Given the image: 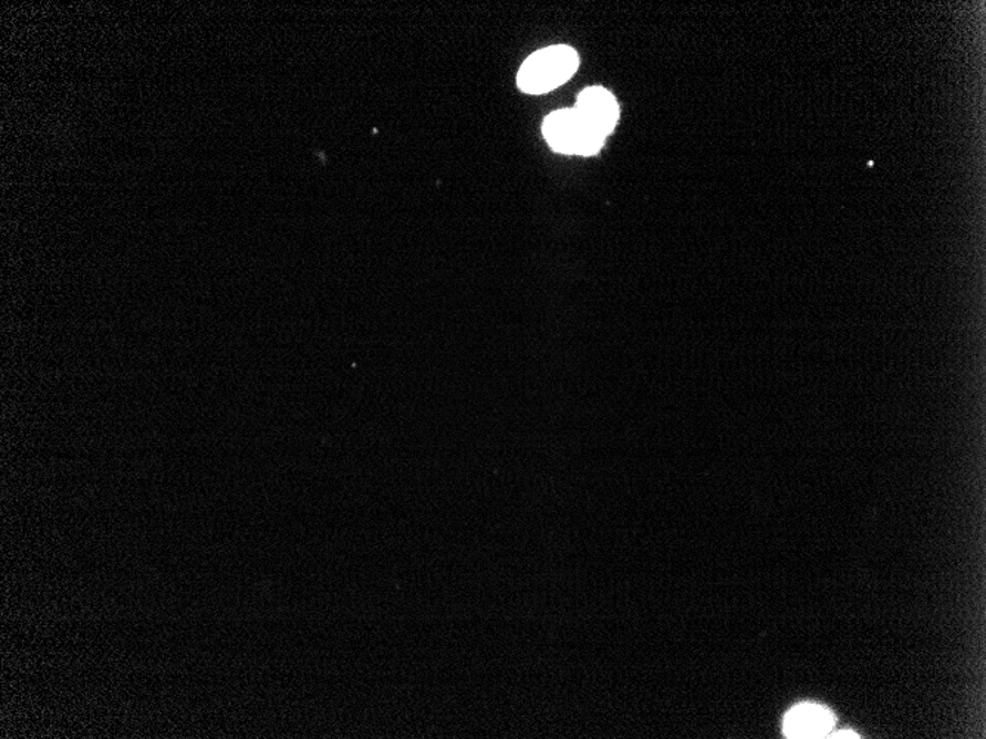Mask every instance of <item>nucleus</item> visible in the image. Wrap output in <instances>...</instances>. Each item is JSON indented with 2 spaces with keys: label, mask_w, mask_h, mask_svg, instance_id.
<instances>
[{
  "label": "nucleus",
  "mask_w": 986,
  "mask_h": 739,
  "mask_svg": "<svg viewBox=\"0 0 986 739\" xmlns=\"http://www.w3.org/2000/svg\"><path fill=\"white\" fill-rule=\"evenodd\" d=\"M577 110L601 133L608 136L616 127L619 105L604 87H588L578 97Z\"/></svg>",
  "instance_id": "4"
},
{
  "label": "nucleus",
  "mask_w": 986,
  "mask_h": 739,
  "mask_svg": "<svg viewBox=\"0 0 986 739\" xmlns=\"http://www.w3.org/2000/svg\"><path fill=\"white\" fill-rule=\"evenodd\" d=\"M831 738H860V735L852 730H840V732L831 735Z\"/></svg>",
  "instance_id": "5"
},
{
  "label": "nucleus",
  "mask_w": 986,
  "mask_h": 739,
  "mask_svg": "<svg viewBox=\"0 0 986 739\" xmlns=\"http://www.w3.org/2000/svg\"><path fill=\"white\" fill-rule=\"evenodd\" d=\"M542 132L557 153L585 157L599 153L605 139L577 108L560 110L548 115Z\"/></svg>",
  "instance_id": "2"
},
{
  "label": "nucleus",
  "mask_w": 986,
  "mask_h": 739,
  "mask_svg": "<svg viewBox=\"0 0 986 739\" xmlns=\"http://www.w3.org/2000/svg\"><path fill=\"white\" fill-rule=\"evenodd\" d=\"M577 51L569 46H551L534 52L521 65L517 83L521 91L539 95L568 82L578 70Z\"/></svg>",
  "instance_id": "1"
},
{
  "label": "nucleus",
  "mask_w": 986,
  "mask_h": 739,
  "mask_svg": "<svg viewBox=\"0 0 986 739\" xmlns=\"http://www.w3.org/2000/svg\"><path fill=\"white\" fill-rule=\"evenodd\" d=\"M835 717L820 704H798L787 712L782 732L787 738H824L834 728Z\"/></svg>",
  "instance_id": "3"
}]
</instances>
